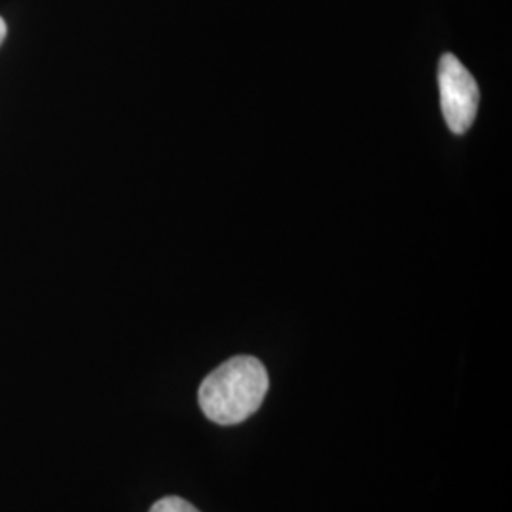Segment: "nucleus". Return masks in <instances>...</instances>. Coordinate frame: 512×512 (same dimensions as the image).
Instances as JSON below:
<instances>
[{"mask_svg": "<svg viewBox=\"0 0 512 512\" xmlns=\"http://www.w3.org/2000/svg\"><path fill=\"white\" fill-rule=\"evenodd\" d=\"M440 107L452 133H465L473 126L478 110V86L473 74L454 54H444L439 63Z\"/></svg>", "mask_w": 512, "mask_h": 512, "instance_id": "2", "label": "nucleus"}, {"mask_svg": "<svg viewBox=\"0 0 512 512\" xmlns=\"http://www.w3.org/2000/svg\"><path fill=\"white\" fill-rule=\"evenodd\" d=\"M6 33H8V27H6V21L0 18V46H2V42H4V38H6Z\"/></svg>", "mask_w": 512, "mask_h": 512, "instance_id": "4", "label": "nucleus"}, {"mask_svg": "<svg viewBox=\"0 0 512 512\" xmlns=\"http://www.w3.org/2000/svg\"><path fill=\"white\" fill-rule=\"evenodd\" d=\"M150 512H200L192 503H188L183 497L167 495L152 505Z\"/></svg>", "mask_w": 512, "mask_h": 512, "instance_id": "3", "label": "nucleus"}, {"mask_svg": "<svg viewBox=\"0 0 512 512\" xmlns=\"http://www.w3.org/2000/svg\"><path fill=\"white\" fill-rule=\"evenodd\" d=\"M270 389L268 370L251 355H238L215 368L200 385L202 412L219 425H238L262 406Z\"/></svg>", "mask_w": 512, "mask_h": 512, "instance_id": "1", "label": "nucleus"}]
</instances>
